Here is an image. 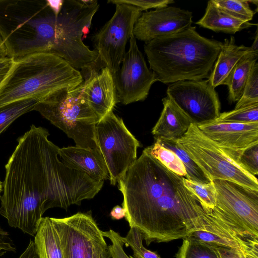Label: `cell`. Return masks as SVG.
<instances>
[{"instance_id":"cell-1","label":"cell","mask_w":258,"mask_h":258,"mask_svg":"<svg viewBox=\"0 0 258 258\" xmlns=\"http://www.w3.org/2000/svg\"><path fill=\"white\" fill-rule=\"evenodd\" d=\"M49 135L45 128L33 124L18 139L5 166L0 197V214L9 225L33 236L47 210L80 205L93 199L104 183L65 165Z\"/></svg>"},{"instance_id":"cell-2","label":"cell","mask_w":258,"mask_h":258,"mask_svg":"<svg viewBox=\"0 0 258 258\" xmlns=\"http://www.w3.org/2000/svg\"><path fill=\"white\" fill-rule=\"evenodd\" d=\"M117 183L125 219L147 245L184 239L204 228L206 211L183 177L144 150Z\"/></svg>"},{"instance_id":"cell-3","label":"cell","mask_w":258,"mask_h":258,"mask_svg":"<svg viewBox=\"0 0 258 258\" xmlns=\"http://www.w3.org/2000/svg\"><path fill=\"white\" fill-rule=\"evenodd\" d=\"M216 201L204 218L199 239L216 247L244 252L258 243V190L226 180H212Z\"/></svg>"},{"instance_id":"cell-4","label":"cell","mask_w":258,"mask_h":258,"mask_svg":"<svg viewBox=\"0 0 258 258\" xmlns=\"http://www.w3.org/2000/svg\"><path fill=\"white\" fill-rule=\"evenodd\" d=\"M190 26L145 43L150 70L164 84L209 78L222 42L200 35Z\"/></svg>"},{"instance_id":"cell-5","label":"cell","mask_w":258,"mask_h":258,"mask_svg":"<svg viewBox=\"0 0 258 258\" xmlns=\"http://www.w3.org/2000/svg\"><path fill=\"white\" fill-rule=\"evenodd\" d=\"M48 0H0V36L8 57L52 54L56 15Z\"/></svg>"},{"instance_id":"cell-6","label":"cell","mask_w":258,"mask_h":258,"mask_svg":"<svg viewBox=\"0 0 258 258\" xmlns=\"http://www.w3.org/2000/svg\"><path fill=\"white\" fill-rule=\"evenodd\" d=\"M84 81L81 73L61 57L37 53L14 59L0 85V107L30 99H41L57 90L77 86Z\"/></svg>"},{"instance_id":"cell-7","label":"cell","mask_w":258,"mask_h":258,"mask_svg":"<svg viewBox=\"0 0 258 258\" xmlns=\"http://www.w3.org/2000/svg\"><path fill=\"white\" fill-rule=\"evenodd\" d=\"M83 88V82L53 91L40 99L33 110L64 132L76 146L93 149L97 148L95 126L100 119L84 98Z\"/></svg>"},{"instance_id":"cell-8","label":"cell","mask_w":258,"mask_h":258,"mask_svg":"<svg viewBox=\"0 0 258 258\" xmlns=\"http://www.w3.org/2000/svg\"><path fill=\"white\" fill-rule=\"evenodd\" d=\"M176 143L212 180H229L258 190L257 177L227 155L201 132L196 124H191Z\"/></svg>"},{"instance_id":"cell-9","label":"cell","mask_w":258,"mask_h":258,"mask_svg":"<svg viewBox=\"0 0 258 258\" xmlns=\"http://www.w3.org/2000/svg\"><path fill=\"white\" fill-rule=\"evenodd\" d=\"M95 140L114 185L136 161L140 143L113 111L96 124Z\"/></svg>"},{"instance_id":"cell-10","label":"cell","mask_w":258,"mask_h":258,"mask_svg":"<svg viewBox=\"0 0 258 258\" xmlns=\"http://www.w3.org/2000/svg\"><path fill=\"white\" fill-rule=\"evenodd\" d=\"M58 234L64 258H111L103 231L89 213L51 218Z\"/></svg>"},{"instance_id":"cell-11","label":"cell","mask_w":258,"mask_h":258,"mask_svg":"<svg viewBox=\"0 0 258 258\" xmlns=\"http://www.w3.org/2000/svg\"><path fill=\"white\" fill-rule=\"evenodd\" d=\"M115 5L112 18L94 36L95 50L103 67L114 75L119 69L125 53L127 42L133 33L135 24L142 12L137 7L107 2Z\"/></svg>"},{"instance_id":"cell-12","label":"cell","mask_w":258,"mask_h":258,"mask_svg":"<svg viewBox=\"0 0 258 258\" xmlns=\"http://www.w3.org/2000/svg\"><path fill=\"white\" fill-rule=\"evenodd\" d=\"M129 41L121 65L113 75L118 102L124 105L146 99L152 85L158 81L156 75L148 68L133 33Z\"/></svg>"},{"instance_id":"cell-13","label":"cell","mask_w":258,"mask_h":258,"mask_svg":"<svg viewBox=\"0 0 258 258\" xmlns=\"http://www.w3.org/2000/svg\"><path fill=\"white\" fill-rule=\"evenodd\" d=\"M166 94L196 124L215 120L220 114L218 95L208 80L171 83Z\"/></svg>"},{"instance_id":"cell-14","label":"cell","mask_w":258,"mask_h":258,"mask_svg":"<svg viewBox=\"0 0 258 258\" xmlns=\"http://www.w3.org/2000/svg\"><path fill=\"white\" fill-rule=\"evenodd\" d=\"M197 125L205 136L238 163L240 156L246 149L258 144V123L213 120Z\"/></svg>"},{"instance_id":"cell-15","label":"cell","mask_w":258,"mask_h":258,"mask_svg":"<svg viewBox=\"0 0 258 258\" xmlns=\"http://www.w3.org/2000/svg\"><path fill=\"white\" fill-rule=\"evenodd\" d=\"M192 19L191 12L178 7L156 9L142 13L135 24L133 34L136 39L147 43L186 29L191 26Z\"/></svg>"},{"instance_id":"cell-16","label":"cell","mask_w":258,"mask_h":258,"mask_svg":"<svg viewBox=\"0 0 258 258\" xmlns=\"http://www.w3.org/2000/svg\"><path fill=\"white\" fill-rule=\"evenodd\" d=\"M89 73L83 82V95L100 120L118 102L113 75L105 67L100 71L92 70Z\"/></svg>"},{"instance_id":"cell-17","label":"cell","mask_w":258,"mask_h":258,"mask_svg":"<svg viewBox=\"0 0 258 258\" xmlns=\"http://www.w3.org/2000/svg\"><path fill=\"white\" fill-rule=\"evenodd\" d=\"M60 160L71 168L86 173L97 180H109L108 170L103 157L97 147L88 149L77 146L59 148Z\"/></svg>"},{"instance_id":"cell-18","label":"cell","mask_w":258,"mask_h":258,"mask_svg":"<svg viewBox=\"0 0 258 258\" xmlns=\"http://www.w3.org/2000/svg\"><path fill=\"white\" fill-rule=\"evenodd\" d=\"M162 101L163 108L152 133L154 139L177 141L194 122L169 97L167 96Z\"/></svg>"},{"instance_id":"cell-19","label":"cell","mask_w":258,"mask_h":258,"mask_svg":"<svg viewBox=\"0 0 258 258\" xmlns=\"http://www.w3.org/2000/svg\"><path fill=\"white\" fill-rule=\"evenodd\" d=\"M249 51V47L237 45L233 36L225 39L208 79L211 86L215 88L224 85L236 64Z\"/></svg>"},{"instance_id":"cell-20","label":"cell","mask_w":258,"mask_h":258,"mask_svg":"<svg viewBox=\"0 0 258 258\" xmlns=\"http://www.w3.org/2000/svg\"><path fill=\"white\" fill-rule=\"evenodd\" d=\"M196 23L216 32L229 34H235L255 25L232 17L219 8L213 0L208 1L205 14Z\"/></svg>"},{"instance_id":"cell-21","label":"cell","mask_w":258,"mask_h":258,"mask_svg":"<svg viewBox=\"0 0 258 258\" xmlns=\"http://www.w3.org/2000/svg\"><path fill=\"white\" fill-rule=\"evenodd\" d=\"M39 258H64L59 237L51 217H43L34 236Z\"/></svg>"},{"instance_id":"cell-22","label":"cell","mask_w":258,"mask_h":258,"mask_svg":"<svg viewBox=\"0 0 258 258\" xmlns=\"http://www.w3.org/2000/svg\"><path fill=\"white\" fill-rule=\"evenodd\" d=\"M257 58L258 53L250 50L239 60L229 74L224 85L228 87L229 103L237 102L240 98L250 72Z\"/></svg>"},{"instance_id":"cell-23","label":"cell","mask_w":258,"mask_h":258,"mask_svg":"<svg viewBox=\"0 0 258 258\" xmlns=\"http://www.w3.org/2000/svg\"><path fill=\"white\" fill-rule=\"evenodd\" d=\"M155 141L164 148L170 150L179 157L184 166L186 172V179L201 184H207L212 181V180L188 154L178 146L176 141L158 138L155 139Z\"/></svg>"},{"instance_id":"cell-24","label":"cell","mask_w":258,"mask_h":258,"mask_svg":"<svg viewBox=\"0 0 258 258\" xmlns=\"http://www.w3.org/2000/svg\"><path fill=\"white\" fill-rule=\"evenodd\" d=\"M144 150L157 159L167 169L177 175L186 178L184 165L179 157L172 151L164 148L157 142Z\"/></svg>"},{"instance_id":"cell-25","label":"cell","mask_w":258,"mask_h":258,"mask_svg":"<svg viewBox=\"0 0 258 258\" xmlns=\"http://www.w3.org/2000/svg\"><path fill=\"white\" fill-rule=\"evenodd\" d=\"M176 258H222L220 250L206 243L188 238L183 239Z\"/></svg>"},{"instance_id":"cell-26","label":"cell","mask_w":258,"mask_h":258,"mask_svg":"<svg viewBox=\"0 0 258 258\" xmlns=\"http://www.w3.org/2000/svg\"><path fill=\"white\" fill-rule=\"evenodd\" d=\"M39 100H20L0 107V134L19 117L33 110Z\"/></svg>"},{"instance_id":"cell-27","label":"cell","mask_w":258,"mask_h":258,"mask_svg":"<svg viewBox=\"0 0 258 258\" xmlns=\"http://www.w3.org/2000/svg\"><path fill=\"white\" fill-rule=\"evenodd\" d=\"M183 182L184 186L199 199L203 205L206 213L214 208L216 196L213 181L209 183L201 184L183 177Z\"/></svg>"},{"instance_id":"cell-28","label":"cell","mask_w":258,"mask_h":258,"mask_svg":"<svg viewBox=\"0 0 258 258\" xmlns=\"http://www.w3.org/2000/svg\"><path fill=\"white\" fill-rule=\"evenodd\" d=\"M215 120L243 123H258V103L220 113Z\"/></svg>"},{"instance_id":"cell-29","label":"cell","mask_w":258,"mask_h":258,"mask_svg":"<svg viewBox=\"0 0 258 258\" xmlns=\"http://www.w3.org/2000/svg\"><path fill=\"white\" fill-rule=\"evenodd\" d=\"M222 10L240 20L249 22L255 14L250 7L248 1L213 0Z\"/></svg>"},{"instance_id":"cell-30","label":"cell","mask_w":258,"mask_h":258,"mask_svg":"<svg viewBox=\"0 0 258 258\" xmlns=\"http://www.w3.org/2000/svg\"><path fill=\"white\" fill-rule=\"evenodd\" d=\"M258 103V63L253 66L234 109Z\"/></svg>"},{"instance_id":"cell-31","label":"cell","mask_w":258,"mask_h":258,"mask_svg":"<svg viewBox=\"0 0 258 258\" xmlns=\"http://www.w3.org/2000/svg\"><path fill=\"white\" fill-rule=\"evenodd\" d=\"M143 240L141 232L134 227H130L127 235L123 237L124 244L131 247L133 255L142 258H161L156 252L145 248L143 244Z\"/></svg>"},{"instance_id":"cell-32","label":"cell","mask_w":258,"mask_h":258,"mask_svg":"<svg viewBox=\"0 0 258 258\" xmlns=\"http://www.w3.org/2000/svg\"><path fill=\"white\" fill-rule=\"evenodd\" d=\"M238 162L246 171L256 177L258 174V144L246 149Z\"/></svg>"},{"instance_id":"cell-33","label":"cell","mask_w":258,"mask_h":258,"mask_svg":"<svg viewBox=\"0 0 258 258\" xmlns=\"http://www.w3.org/2000/svg\"><path fill=\"white\" fill-rule=\"evenodd\" d=\"M104 237L108 238L111 244L108 245L111 258H142L138 256H128L123 250L124 240L118 233L110 229L107 231H103Z\"/></svg>"},{"instance_id":"cell-34","label":"cell","mask_w":258,"mask_h":258,"mask_svg":"<svg viewBox=\"0 0 258 258\" xmlns=\"http://www.w3.org/2000/svg\"><path fill=\"white\" fill-rule=\"evenodd\" d=\"M115 3H123L135 6L142 12L150 9H158L167 7L168 5L174 3L172 0H109Z\"/></svg>"},{"instance_id":"cell-35","label":"cell","mask_w":258,"mask_h":258,"mask_svg":"<svg viewBox=\"0 0 258 258\" xmlns=\"http://www.w3.org/2000/svg\"><path fill=\"white\" fill-rule=\"evenodd\" d=\"M13 62L14 59L10 57H0V85L11 70Z\"/></svg>"},{"instance_id":"cell-36","label":"cell","mask_w":258,"mask_h":258,"mask_svg":"<svg viewBox=\"0 0 258 258\" xmlns=\"http://www.w3.org/2000/svg\"><path fill=\"white\" fill-rule=\"evenodd\" d=\"M222 258H258V256L245 254L242 252L230 249H218Z\"/></svg>"},{"instance_id":"cell-37","label":"cell","mask_w":258,"mask_h":258,"mask_svg":"<svg viewBox=\"0 0 258 258\" xmlns=\"http://www.w3.org/2000/svg\"><path fill=\"white\" fill-rule=\"evenodd\" d=\"M125 214L124 208L118 205L114 207L110 213L111 217L115 220H119L125 217Z\"/></svg>"},{"instance_id":"cell-38","label":"cell","mask_w":258,"mask_h":258,"mask_svg":"<svg viewBox=\"0 0 258 258\" xmlns=\"http://www.w3.org/2000/svg\"><path fill=\"white\" fill-rule=\"evenodd\" d=\"M257 30L256 34L254 39V41L251 46L249 47L250 50L254 52L258 53V35Z\"/></svg>"},{"instance_id":"cell-39","label":"cell","mask_w":258,"mask_h":258,"mask_svg":"<svg viewBox=\"0 0 258 258\" xmlns=\"http://www.w3.org/2000/svg\"><path fill=\"white\" fill-rule=\"evenodd\" d=\"M8 57L7 52L0 36V57Z\"/></svg>"},{"instance_id":"cell-40","label":"cell","mask_w":258,"mask_h":258,"mask_svg":"<svg viewBox=\"0 0 258 258\" xmlns=\"http://www.w3.org/2000/svg\"><path fill=\"white\" fill-rule=\"evenodd\" d=\"M2 190H3V183L0 180V194L2 191Z\"/></svg>"},{"instance_id":"cell-41","label":"cell","mask_w":258,"mask_h":258,"mask_svg":"<svg viewBox=\"0 0 258 258\" xmlns=\"http://www.w3.org/2000/svg\"><path fill=\"white\" fill-rule=\"evenodd\" d=\"M5 253H6V251H1V250H0V256L4 255Z\"/></svg>"}]
</instances>
